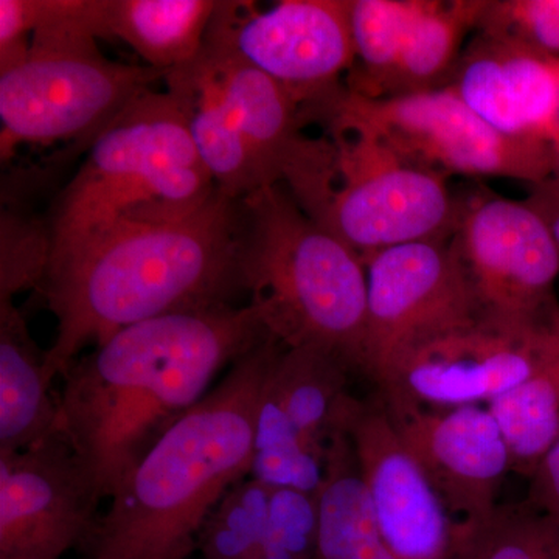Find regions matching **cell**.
<instances>
[{"mask_svg":"<svg viewBox=\"0 0 559 559\" xmlns=\"http://www.w3.org/2000/svg\"><path fill=\"white\" fill-rule=\"evenodd\" d=\"M270 336L260 312L230 304L171 312L117 331L62 374L57 436L112 499L146 452L224 367Z\"/></svg>","mask_w":559,"mask_h":559,"instance_id":"obj_1","label":"cell"},{"mask_svg":"<svg viewBox=\"0 0 559 559\" xmlns=\"http://www.w3.org/2000/svg\"><path fill=\"white\" fill-rule=\"evenodd\" d=\"M241 201L216 189L187 218L112 227L51 261L39 288L57 319L47 378L134 323L229 304L241 288Z\"/></svg>","mask_w":559,"mask_h":559,"instance_id":"obj_2","label":"cell"},{"mask_svg":"<svg viewBox=\"0 0 559 559\" xmlns=\"http://www.w3.org/2000/svg\"><path fill=\"white\" fill-rule=\"evenodd\" d=\"M285 345L267 336L171 426L110 500L90 559H187L219 500L250 476L261 395Z\"/></svg>","mask_w":559,"mask_h":559,"instance_id":"obj_3","label":"cell"},{"mask_svg":"<svg viewBox=\"0 0 559 559\" xmlns=\"http://www.w3.org/2000/svg\"><path fill=\"white\" fill-rule=\"evenodd\" d=\"M241 288L286 348H319L362 374V259L310 218L282 183L241 200Z\"/></svg>","mask_w":559,"mask_h":559,"instance_id":"obj_4","label":"cell"},{"mask_svg":"<svg viewBox=\"0 0 559 559\" xmlns=\"http://www.w3.org/2000/svg\"><path fill=\"white\" fill-rule=\"evenodd\" d=\"M216 189L178 103L168 92H145L94 139L62 190L50 263L112 227L187 218Z\"/></svg>","mask_w":559,"mask_h":559,"instance_id":"obj_5","label":"cell"},{"mask_svg":"<svg viewBox=\"0 0 559 559\" xmlns=\"http://www.w3.org/2000/svg\"><path fill=\"white\" fill-rule=\"evenodd\" d=\"M27 57L0 72V153L21 143L94 139L165 73L103 57L100 0H28Z\"/></svg>","mask_w":559,"mask_h":559,"instance_id":"obj_6","label":"cell"},{"mask_svg":"<svg viewBox=\"0 0 559 559\" xmlns=\"http://www.w3.org/2000/svg\"><path fill=\"white\" fill-rule=\"evenodd\" d=\"M329 127L336 157L320 226L362 261L396 246L450 237L459 200L447 176L407 159L359 124Z\"/></svg>","mask_w":559,"mask_h":559,"instance_id":"obj_7","label":"cell"},{"mask_svg":"<svg viewBox=\"0 0 559 559\" xmlns=\"http://www.w3.org/2000/svg\"><path fill=\"white\" fill-rule=\"evenodd\" d=\"M318 119L367 128L407 159L447 178H506L536 186L554 176V146L502 134L447 86L385 98L344 90Z\"/></svg>","mask_w":559,"mask_h":559,"instance_id":"obj_8","label":"cell"},{"mask_svg":"<svg viewBox=\"0 0 559 559\" xmlns=\"http://www.w3.org/2000/svg\"><path fill=\"white\" fill-rule=\"evenodd\" d=\"M364 264L362 374L377 388L415 348L480 318L451 235L381 250Z\"/></svg>","mask_w":559,"mask_h":559,"instance_id":"obj_9","label":"cell"},{"mask_svg":"<svg viewBox=\"0 0 559 559\" xmlns=\"http://www.w3.org/2000/svg\"><path fill=\"white\" fill-rule=\"evenodd\" d=\"M209 32L288 92L305 119L340 97L355 66L349 0H282L264 11L219 2Z\"/></svg>","mask_w":559,"mask_h":559,"instance_id":"obj_10","label":"cell"},{"mask_svg":"<svg viewBox=\"0 0 559 559\" xmlns=\"http://www.w3.org/2000/svg\"><path fill=\"white\" fill-rule=\"evenodd\" d=\"M559 333V307L525 323L479 318L415 348L377 390L426 409L488 406L535 371Z\"/></svg>","mask_w":559,"mask_h":559,"instance_id":"obj_11","label":"cell"},{"mask_svg":"<svg viewBox=\"0 0 559 559\" xmlns=\"http://www.w3.org/2000/svg\"><path fill=\"white\" fill-rule=\"evenodd\" d=\"M451 242L480 318L532 322L557 304L559 246L527 201L492 193L459 200Z\"/></svg>","mask_w":559,"mask_h":559,"instance_id":"obj_12","label":"cell"},{"mask_svg":"<svg viewBox=\"0 0 559 559\" xmlns=\"http://www.w3.org/2000/svg\"><path fill=\"white\" fill-rule=\"evenodd\" d=\"M345 436L355 451L382 536L396 559H459L465 525L444 507L401 440L377 390L349 412Z\"/></svg>","mask_w":559,"mask_h":559,"instance_id":"obj_13","label":"cell"},{"mask_svg":"<svg viewBox=\"0 0 559 559\" xmlns=\"http://www.w3.org/2000/svg\"><path fill=\"white\" fill-rule=\"evenodd\" d=\"M100 500L60 436L0 454V559H61L90 540Z\"/></svg>","mask_w":559,"mask_h":559,"instance_id":"obj_14","label":"cell"},{"mask_svg":"<svg viewBox=\"0 0 559 559\" xmlns=\"http://www.w3.org/2000/svg\"><path fill=\"white\" fill-rule=\"evenodd\" d=\"M382 400L451 516L463 525L487 521L498 510L500 487L513 471L509 444L489 407L426 409Z\"/></svg>","mask_w":559,"mask_h":559,"instance_id":"obj_15","label":"cell"},{"mask_svg":"<svg viewBox=\"0 0 559 559\" xmlns=\"http://www.w3.org/2000/svg\"><path fill=\"white\" fill-rule=\"evenodd\" d=\"M444 86L502 134L557 145L559 58L479 32Z\"/></svg>","mask_w":559,"mask_h":559,"instance_id":"obj_16","label":"cell"},{"mask_svg":"<svg viewBox=\"0 0 559 559\" xmlns=\"http://www.w3.org/2000/svg\"><path fill=\"white\" fill-rule=\"evenodd\" d=\"M164 80L186 117L198 156L218 190L241 201L264 189L215 66L204 49L197 60L171 70Z\"/></svg>","mask_w":559,"mask_h":559,"instance_id":"obj_17","label":"cell"},{"mask_svg":"<svg viewBox=\"0 0 559 559\" xmlns=\"http://www.w3.org/2000/svg\"><path fill=\"white\" fill-rule=\"evenodd\" d=\"M46 352L33 341L13 299H0V454H14L57 436Z\"/></svg>","mask_w":559,"mask_h":559,"instance_id":"obj_18","label":"cell"},{"mask_svg":"<svg viewBox=\"0 0 559 559\" xmlns=\"http://www.w3.org/2000/svg\"><path fill=\"white\" fill-rule=\"evenodd\" d=\"M353 374L347 360L325 349L285 348L264 390L305 439L329 448L359 400L349 390Z\"/></svg>","mask_w":559,"mask_h":559,"instance_id":"obj_19","label":"cell"},{"mask_svg":"<svg viewBox=\"0 0 559 559\" xmlns=\"http://www.w3.org/2000/svg\"><path fill=\"white\" fill-rule=\"evenodd\" d=\"M218 3L215 0H102L103 39L121 40L146 66L167 75L200 57Z\"/></svg>","mask_w":559,"mask_h":559,"instance_id":"obj_20","label":"cell"},{"mask_svg":"<svg viewBox=\"0 0 559 559\" xmlns=\"http://www.w3.org/2000/svg\"><path fill=\"white\" fill-rule=\"evenodd\" d=\"M318 509L316 559H396L382 536L345 433L331 440Z\"/></svg>","mask_w":559,"mask_h":559,"instance_id":"obj_21","label":"cell"},{"mask_svg":"<svg viewBox=\"0 0 559 559\" xmlns=\"http://www.w3.org/2000/svg\"><path fill=\"white\" fill-rule=\"evenodd\" d=\"M488 0H418L399 64L384 97L443 86L471 31H477Z\"/></svg>","mask_w":559,"mask_h":559,"instance_id":"obj_22","label":"cell"},{"mask_svg":"<svg viewBox=\"0 0 559 559\" xmlns=\"http://www.w3.org/2000/svg\"><path fill=\"white\" fill-rule=\"evenodd\" d=\"M488 407L509 444L511 469L532 476L559 440V333L527 380Z\"/></svg>","mask_w":559,"mask_h":559,"instance_id":"obj_23","label":"cell"},{"mask_svg":"<svg viewBox=\"0 0 559 559\" xmlns=\"http://www.w3.org/2000/svg\"><path fill=\"white\" fill-rule=\"evenodd\" d=\"M418 0H349L355 66L347 90L364 98H382L399 64Z\"/></svg>","mask_w":559,"mask_h":559,"instance_id":"obj_24","label":"cell"},{"mask_svg":"<svg viewBox=\"0 0 559 559\" xmlns=\"http://www.w3.org/2000/svg\"><path fill=\"white\" fill-rule=\"evenodd\" d=\"M326 459L329 448L305 439L263 390L250 477L271 488L318 496L325 480Z\"/></svg>","mask_w":559,"mask_h":559,"instance_id":"obj_25","label":"cell"},{"mask_svg":"<svg viewBox=\"0 0 559 559\" xmlns=\"http://www.w3.org/2000/svg\"><path fill=\"white\" fill-rule=\"evenodd\" d=\"M274 488L241 480L219 500L201 530L204 559H263Z\"/></svg>","mask_w":559,"mask_h":559,"instance_id":"obj_26","label":"cell"},{"mask_svg":"<svg viewBox=\"0 0 559 559\" xmlns=\"http://www.w3.org/2000/svg\"><path fill=\"white\" fill-rule=\"evenodd\" d=\"M459 559H559V524L527 507H503L465 525Z\"/></svg>","mask_w":559,"mask_h":559,"instance_id":"obj_27","label":"cell"},{"mask_svg":"<svg viewBox=\"0 0 559 559\" xmlns=\"http://www.w3.org/2000/svg\"><path fill=\"white\" fill-rule=\"evenodd\" d=\"M51 255L50 227L20 213L2 212L0 219V299L40 288Z\"/></svg>","mask_w":559,"mask_h":559,"instance_id":"obj_28","label":"cell"},{"mask_svg":"<svg viewBox=\"0 0 559 559\" xmlns=\"http://www.w3.org/2000/svg\"><path fill=\"white\" fill-rule=\"evenodd\" d=\"M477 32L559 58V0H488Z\"/></svg>","mask_w":559,"mask_h":559,"instance_id":"obj_29","label":"cell"},{"mask_svg":"<svg viewBox=\"0 0 559 559\" xmlns=\"http://www.w3.org/2000/svg\"><path fill=\"white\" fill-rule=\"evenodd\" d=\"M318 535V496L274 488L263 559H316Z\"/></svg>","mask_w":559,"mask_h":559,"instance_id":"obj_30","label":"cell"},{"mask_svg":"<svg viewBox=\"0 0 559 559\" xmlns=\"http://www.w3.org/2000/svg\"><path fill=\"white\" fill-rule=\"evenodd\" d=\"M530 503L533 510L559 524V440L533 471Z\"/></svg>","mask_w":559,"mask_h":559,"instance_id":"obj_31","label":"cell"},{"mask_svg":"<svg viewBox=\"0 0 559 559\" xmlns=\"http://www.w3.org/2000/svg\"><path fill=\"white\" fill-rule=\"evenodd\" d=\"M525 201L543 216L559 246V180L550 178L536 183Z\"/></svg>","mask_w":559,"mask_h":559,"instance_id":"obj_32","label":"cell"},{"mask_svg":"<svg viewBox=\"0 0 559 559\" xmlns=\"http://www.w3.org/2000/svg\"><path fill=\"white\" fill-rule=\"evenodd\" d=\"M551 178L559 180V145L554 148V176Z\"/></svg>","mask_w":559,"mask_h":559,"instance_id":"obj_33","label":"cell"},{"mask_svg":"<svg viewBox=\"0 0 559 559\" xmlns=\"http://www.w3.org/2000/svg\"><path fill=\"white\" fill-rule=\"evenodd\" d=\"M557 145H559V140H558V143H557ZM557 145H555V146H557Z\"/></svg>","mask_w":559,"mask_h":559,"instance_id":"obj_34","label":"cell"}]
</instances>
